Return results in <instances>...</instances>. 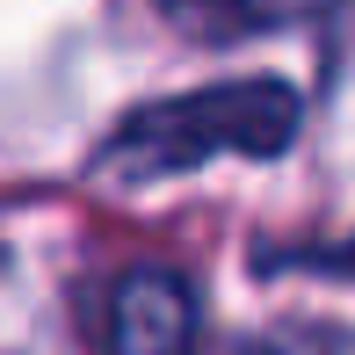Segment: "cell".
<instances>
[{"instance_id":"277c9868","label":"cell","mask_w":355,"mask_h":355,"mask_svg":"<svg viewBox=\"0 0 355 355\" xmlns=\"http://www.w3.org/2000/svg\"><path fill=\"white\" fill-rule=\"evenodd\" d=\"M341 268H348V276H355V247H348V254H341Z\"/></svg>"},{"instance_id":"7a4b0ae2","label":"cell","mask_w":355,"mask_h":355,"mask_svg":"<svg viewBox=\"0 0 355 355\" xmlns=\"http://www.w3.org/2000/svg\"><path fill=\"white\" fill-rule=\"evenodd\" d=\"M196 341V297L167 268H138L109 297V348L116 355H189Z\"/></svg>"},{"instance_id":"3957f363","label":"cell","mask_w":355,"mask_h":355,"mask_svg":"<svg viewBox=\"0 0 355 355\" xmlns=\"http://www.w3.org/2000/svg\"><path fill=\"white\" fill-rule=\"evenodd\" d=\"M218 355H355L348 334H276V341H225Z\"/></svg>"},{"instance_id":"6da1fadb","label":"cell","mask_w":355,"mask_h":355,"mask_svg":"<svg viewBox=\"0 0 355 355\" xmlns=\"http://www.w3.org/2000/svg\"><path fill=\"white\" fill-rule=\"evenodd\" d=\"M290 131H297V94L283 80H239V87H203V94H182V102L138 109L109 145V167L174 174V167H196V159H218V153L268 159L290 145Z\"/></svg>"}]
</instances>
